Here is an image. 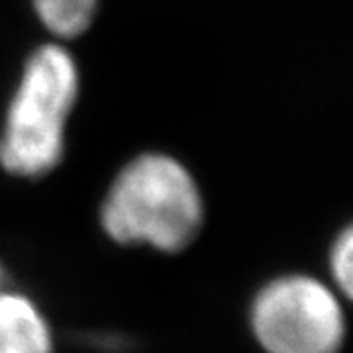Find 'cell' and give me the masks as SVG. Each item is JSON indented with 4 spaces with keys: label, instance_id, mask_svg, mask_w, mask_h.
<instances>
[{
    "label": "cell",
    "instance_id": "obj_1",
    "mask_svg": "<svg viewBox=\"0 0 353 353\" xmlns=\"http://www.w3.org/2000/svg\"><path fill=\"white\" fill-rule=\"evenodd\" d=\"M204 226L202 192L190 171L167 153L130 159L101 204L102 232L120 245L181 253Z\"/></svg>",
    "mask_w": 353,
    "mask_h": 353
},
{
    "label": "cell",
    "instance_id": "obj_2",
    "mask_svg": "<svg viewBox=\"0 0 353 353\" xmlns=\"http://www.w3.org/2000/svg\"><path fill=\"white\" fill-rule=\"evenodd\" d=\"M79 97L71 53L46 43L30 53L0 132V167L18 179H43L65 153L67 122Z\"/></svg>",
    "mask_w": 353,
    "mask_h": 353
},
{
    "label": "cell",
    "instance_id": "obj_3",
    "mask_svg": "<svg viewBox=\"0 0 353 353\" xmlns=\"http://www.w3.org/2000/svg\"><path fill=\"white\" fill-rule=\"evenodd\" d=\"M248 318L265 353H340L345 340L336 289L304 273L269 279L253 294Z\"/></svg>",
    "mask_w": 353,
    "mask_h": 353
},
{
    "label": "cell",
    "instance_id": "obj_4",
    "mask_svg": "<svg viewBox=\"0 0 353 353\" xmlns=\"http://www.w3.org/2000/svg\"><path fill=\"white\" fill-rule=\"evenodd\" d=\"M0 353H55L53 330L24 292L0 287Z\"/></svg>",
    "mask_w": 353,
    "mask_h": 353
},
{
    "label": "cell",
    "instance_id": "obj_5",
    "mask_svg": "<svg viewBox=\"0 0 353 353\" xmlns=\"http://www.w3.org/2000/svg\"><path fill=\"white\" fill-rule=\"evenodd\" d=\"M330 277L338 294L350 299L353 279V238L352 226H345L332 241L328 253Z\"/></svg>",
    "mask_w": 353,
    "mask_h": 353
},
{
    "label": "cell",
    "instance_id": "obj_6",
    "mask_svg": "<svg viewBox=\"0 0 353 353\" xmlns=\"http://www.w3.org/2000/svg\"><path fill=\"white\" fill-rule=\"evenodd\" d=\"M8 285V271H6V267L0 263V287H6Z\"/></svg>",
    "mask_w": 353,
    "mask_h": 353
}]
</instances>
